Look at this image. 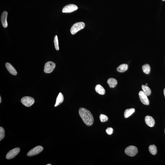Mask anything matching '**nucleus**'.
Returning a JSON list of instances; mask_svg holds the SVG:
<instances>
[{"mask_svg":"<svg viewBox=\"0 0 165 165\" xmlns=\"http://www.w3.org/2000/svg\"><path fill=\"white\" fill-rule=\"evenodd\" d=\"M85 23L82 22H78L74 24L70 29V32L72 35H74L85 27Z\"/></svg>","mask_w":165,"mask_h":165,"instance_id":"nucleus-2","label":"nucleus"},{"mask_svg":"<svg viewBox=\"0 0 165 165\" xmlns=\"http://www.w3.org/2000/svg\"><path fill=\"white\" fill-rule=\"evenodd\" d=\"M107 82L110 88H114L118 84V81L116 79L112 78L108 79Z\"/></svg>","mask_w":165,"mask_h":165,"instance_id":"nucleus-14","label":"nucleus"},{"mask_svg":"<svg viewBox=\"0 0 165 165\" xmlns=\"http://www.w3.org/2000/svg\"><path fill=\"white\" fill-rule=\"evenodd\" d=\"M135 109L134 108L127 109L124 112V117L125 118H127L134 113Z\"/></svg>","mask_w":165,"mask_h":165,"instance_id":"nucleus-17","label":"nucleus"},{"mask_svg":"<svg viewBox=\"0 0 165 165\" xmlns=\"http://www.w3.org/2000/svg\"><path fill=\"white\" fill-rule=\"evenodd\" d=\"M8 13L6 11H4L2 14L1 16V21L3 27L6 28L7 27L8 24L7 19Z\"/></svg>","mask_w":165,"mask_h":165,"instance_id":"nucleus-10","label":"nucleus"},{"mask_svg":"<svg viewBox=\"0 0 165 165\" xmlns=\"http://www.w3.org/2000/svg\"><path fill=\"white\" fill-rule=\"evenodd\" d=\"M100 119L102 122H104L108 120V117L106 116L103 114H101L100 116Z\"/></svg>","mask_w":165,"mask_h":165,"instance_id":"nucleus-22","label":"nucleus"},{"mask_svg":"<svg viewBox=\"0 0 165 165\" xmlns=\"http://www.w3.org/2000/svg\"><path fill=\"white\" fill-rule=\"evenodd\" d=\"M78 9L77 6L73 4L68 5L64 6L62 10L64 13H71L77 10Z\"/></svg>","mask_w":165,"mask_h":165,"instance_id":"nucleus-8","label":"nucleus"},{"mask_svg":"<svg viewBox=\"0 0 165 165\" xmlns=\"http://www.w3.org/2000/svg\"><path fill=\"white\" fill-rule=\"evenodd\" d=\"M139 98L141 102L144 105H148L149 104V101L147 96L143 92L140 91L138 94Z\"/></svg>","mask_w":165,"mask_h":165,"instance_id":"nucleus-9","label":"nucleus"},{"mask_svg":"<svg viewBox=\"0 0 165 165\" xmlns=\"http://www.w3.org/2000/svg\"><path fill=\"white\" fill-rule=\"evenodd\" d=\"M143 71L145 74H149L151 71V67L148 64H145L142 66Z\"/></svg>","mask_w":165,"mask_h":165,"instance_id":"nucleus-20","label":"nucleus"},{"mask_svg":"<svg viewBox=\"0 0 165 165\" xmlns=\"http://www.w3.org/2000/svg\"><path fill=\"white\" fill-rule=\"evenodd\" d=\"M164 94L165 97V88H164Z\"/></svg>","mask_w":165,"mask_h":165,"instance_id":"nucleus-26","label":"nucleus"},{"mask_svg":"<svg viewBox=\"0 0 165 165\" xmlns=\"http://www.w3.org/2000/svg\"><path fill=\"white\" fill-rule=\"evenodd\" d=\"M54 46H55L56 49L57 51L59 50V47L58 39V37L57 35L55 36V37L54 38Z\"/></svg>","mask_w":165,"mask_h":165,"instance_id":"nucleus-21","label":"nucleus"},{"mask_svg":"<svg viewBox=\"0 0 165 165\" xmlns=\"http://www.w3.org/2000/svg\"><path fill=\"white\" fill-rule=\"evenodd\" d=\"M164 132H165V130H164Z\"/></svg>","mask_w":165,"mask_h":165,"instance_id":"nucleus-30","label":"nucleus"},{"mask_svg":"<svg viewBox=\"0 0 165 165\" xmlns=\"http://www.w3.org/2000/svg\"><path fill=\"white\" fill-rule=\"evenodd\" d=\"M128 68V65L126 64H122L117 68V70L118 72H123L127 70Z\"/></svg>","mask_w":165,"mask_h":165,"instance_id":"nucleus-16","label":"nucleus"},{"mask_svg":"<svg viewBox=\"0 0 165 165\" xmlns=\"http://www.w3.org/2000/svg\"><path fill=\"white\" fill-rule=\"evenodd\" d=\"M143 92L147 96L151 95V89L147 85H142V86Z\"/></svg>","mask_w":165,"mask_h":165,"instance_id":"nucleus-18","label":"nucleus"},{"mask_svg":"<svg viewBox=\"0 0 165 165\" xmlns=\"http://www.w3.org/2000/svg\"><path fill=\"white\" fill-rule=\"evenodd\" d=\"M55 67V64L54 62L51 61L47 62L44 66V72L46 73H50L54 70Z\"/></svg>","mask_w":165,"mask_h":165,"instance_id":"nucleus-5","label":"nucleus"},{"mask_svg":"<svg viewBox=\"0 0 165 165\" xmlns=\"http://www.w3.org/2000/svg\"><path fill=\"white\" fill-rule=\"evenodd\" d=\"M165 1V0H162V1Z\"/></svg>","mask_w":165,"mask_h":165,"instance_id":"nucleus-29","label":"nucleus"},{"mask_svg":"<svg viewBox=\"0 0 165 165\" xmlns=\"http://www.w3.org/2000/svg\"><path fill=\"white\" fill-rule=\"evenodd\" d=\"M2 101L1 97L0 96V103H1Z\"/></svg>","mask_w":165,"mask_h":165,"instance_id":"nucleus-25","label":"nucleus"},{"mask_svg":"<svg viewBox=\"0 0 165 165\" xmlns=\"http://www.w3.org/2000/svg\"><path fill=\"white\" fill-rule=\"evenodd\" d=\"M113 129L111 128H108L106 130V132L107 134L111 135L113 133Z\"/></svg>","mask_w":165,"mask_h":165,"instance_id":"nucleus-24","label":"nucleus"},{"mask_svg":"<svg viewBox=\"0 0 165 165\" xmlns=\"http://www.w3.org/2000/svg\"><path fill=\"white\" fill-rule=\"evenodd\" d=\"M64 100V97L62 94L60 92L59 93L57 97L56 100V103L54 106L57 107L60 104L62 103L63 102Z\"/></svg>","mask_w":165,"mask_h":165,"instance_id":"nucleus-13","label":"nucleus"},{"mask_svg":"<svg viewBox=\"0 0 165 165\" xmlns=\"http://www.w3.org/2000/svg\"><path fill=\"white\" fill-rule=\"evenodd\" d=\"M6 67L7 70L12 75L15 76L17 75V72L15 69L13 67V66L11 64L9 63H6Z\"/></svg>","mask_w":165,"mask_h":165,"instance_id":"nucleus-12","label":"nucleus"},{"mask_svg":"<svg viewBox=\"0 0 165 165\" xmlns=\"http://www.w3.org/2000/svg\"><path fill=\"white\" fill-rule=\"evenodd\" d=\"M138 152L137 148L134 146H128L125 150V153L126 154L130 156H136Z\"/></svg>","mask_w":165,"mask_h":165,"instance_id":"nucleus-3","label":"nucleus"},{"mask_svg":"<svg viewBox=\"0 0 165 165\" xmlns=\"http://www.w3.org/2000/svg\"><path fill=\"white\" fill-rule=\"evenodd\" d=\"M96 91L101 95H104L105 93V90L103 87L100 85H97L95 87Z\"/></svg>","mask_w":165,"mask_h":165,"instance_id":"nucleus-15","label":"nucleus"},{"mask_svg":"<svg viewBox=\"0 0 165 165\" xmlns=\"http://www.w3.org/2000/svg\"><path fill=\"white\" fill-rule=\"evenodd\" d=\"M79 113L84 123L87 126H90L93 125L94 121L93 117L89 110L81 107L79 109Z\"/></svg>","mask_w":165,"mask_h":165,"instance_id":"nucleus-1","label":"nucleus"},{"mask_svg":"<svg viewBox=\"0 0 165 165\" xmlns=\"http://www.w3.org/2000/svg\"><path fill=\"white\" fill-rule=\"evenodd\" d=\"M148 150L150 153L153 155H155L157 153L156 146L154 145H151L148 147Z\"/></svg>","mask_w":165,"mask_h":165,"instance_id":"nucleus-19","label":"nucleus"},{"mask_svg":"<svg viewBox=\"0 0 165 165\" xmlns=\"http://www.w3.org/2000/svg\"><path fill=\"white\" fill-rule=\"evenodd\" d=\"M145 120L146 124L148 126L152 127L154 126L155 121L152 117L147 116L145 117Z\"/></svg>","mask_w":165,"mask_h":165,"instance_id":"nucleus-11","label":"nucleus"},{"mask_svg":"<svg viewBox=\"0 0 165 165\" xmlns=\"http://www.w3.org/2000/svg\"><path fill=\"white\" fill-rule=\"evenodd\" d=\"M5 131L2 127H0V141H1L5 137Z\"/></svg>","mask_w":165,"mask_h":165,"instance_id":"nucleus-23","label":"nucleus"},{"mask_svg":"<svg viewBox=\"0 0 165 165\" xmlns=\"http://www.w3.org/2000/svg\"><path fill=\"white\" fill-rule=\"evenodd\" d=\"M43 149L44 148L42 146H36L28 152L27 154V156H31L35 155L41 153Z\"/></svg>","mask_w":165,"mask_h":165,"instance_id":"nucleus-6","label":"nucleus"},{"mask_svg":"<svg viewBox=\"0 0 165 165\" xmlns=\"http://www.w3.org/2000/svg\"><path fill=\"white\" fill-rule=\"evenodd\" d=\"M146 85H148V84H146Z\"/></svg>","mask_w":165,"mask_h":165,"instance_id":"nucleus-28","label":"nucleus"},{"mask_svg":"<svg viewBox=\"0 0 165 165\" xmlns=\"http://www.w3.org/2000/svg\"><path fill=\"white\" fill-rule=\"evenodd\" d=\"M21 103L25 106L29 107L34 104L35 102L34 98L32 97L25 96L23 97L21 100Z\"/></svg>","mask_w":165,"mask_h":165,"instance_id":"nucleus-4","label":"nucleus"},{"mask_svg":"<svg viewBox=\"0 0 165 165\" xmlns=\"http://www.w3.org/2000/svg\"><path fill=\"white\" fill-rule=\"evenodd\" d=\"M52 164H47V165H51Z\"/></svg>","mask_w":165,"mask_h":165,"instance_id":"nucleus-27","label":"nucleus"},{"mask_svg":"<svg viewBox=\"0 0 165 165\" xmlns=\"http://www.w3.org/2000/svg\"><path fill=\"white\" fill-rule=\"evenodd\" d=\"M20 148H16L9 152L6 154V158L7 159H12L17 155L20 151Z\"/></svg>","mask_w":165,"mask_h":165,"instance_id":"nucleus-7","label":"nucleus"}]
</instances>
